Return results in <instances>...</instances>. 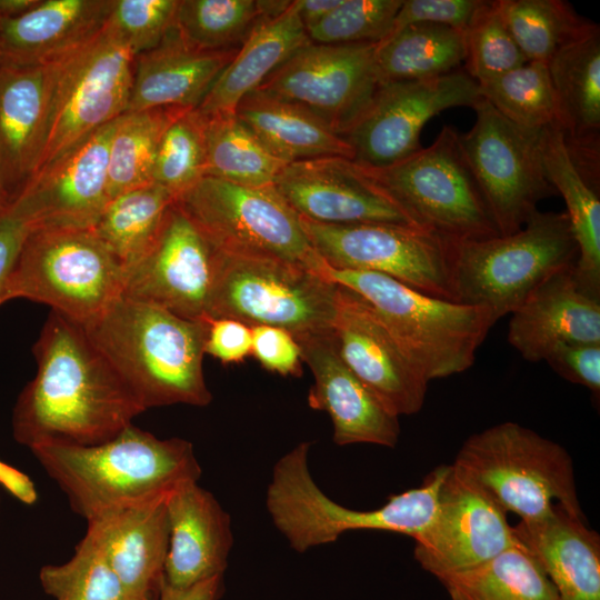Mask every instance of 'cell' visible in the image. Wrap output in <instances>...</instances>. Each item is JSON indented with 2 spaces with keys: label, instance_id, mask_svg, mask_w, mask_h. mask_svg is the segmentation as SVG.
Returning a JSON list of instances; mask_svg holds the SVG:
<instances>
[{
  "label": "cell",
  "instance_id": "11a10c76",
  "mask_svg": "<svg viewBox=\"0 0 600 600\" xmlns=\"http://www.w3.org/2000/svg\"><path fill=\"white\" fill-rule=\"evenodd\" d=\"M292 2L307 30L329 16L342 0H296Z\"/></svg>",
  "mask_w": 600,
  "mask_h": 600
},
{
  "label": "cell",
  "instance_id": "8d00e7d4",
  "mask_svg": "<svg viewBox=\"0 0 600 600\" xmlns=\"http://www.w3.org/2000/svg\"><path fill=\"white\" fill-rule=\"evenodd\" d=\"M174 200L153 182L134 188L109 201L93 231L127 271L150 248Z\"/></svg>",
  "mask_w": 600,
  "mask_h": 600
},
{
  "label": "cell",
  "instance_id": "52a82bcc",
  "mask_svg": "<svg viewBox=\"0 0 600 600\" xmlns=\"http://www.w3.org/2000/svg\"><path fill=\"white\" fill-rule=\"evenodd\" d=\"M453 464L520 521L541 519L556 506L583 517L568 451L517 422L470 436Z\"/></svg>",
  "mask_w": 600,
  "mask_h": 600
},
{
  "label": "cell",
  "instance_id": "7dc6e473",
  "mask_svg": "<svg viewBox=\"0 0 600 600\" xmlns=\"http://www.w3.org/2000/svg\"><path fill=\"white\" fill-rule=\"evenodd\" d=\"M484 3L486 0H402L386 38L414 23L443 24L464 32Z\"/></svg>",
  "mask_w": 600,
  "mask_h": 600
},
{
  "label": "cell",
  "instance_id": "f6af8a7d",
  "mask_svg": "<svg viewBox=\"0 0 600 600\" xmlns=\"http://www.w3.org/2000/svg\"><path fill=\"white\" fill-rule=\"evenodd\" d=\"M402 0H342L322 21L308 28L312 43L380 42L390 32Z\"/></svg>",
  "mask_w": 600,
  "mask_h": 600
},
{
  "label": "cell",
  "instance_id": "816d5d0a",
  "mask_svg": "<svg viewBox=\"0 0 600 600\" xmlns=\"http://www.w3.org/2000/svg\"><path fill=\"white\" fill-rule=\"evenodd\" d=\"M32 230L30 216L17 198L3 207L0 212V306L4 284Z\"/></svg>",
  "mask_w": 600,
  "mask_h": 600
},
{
  "label": "cell",
  "instance_id": "30bf717a",
  "mask_svg": "<svg viewBox=\"0 0 600 600\" xmlns=\"http://www.w3.org/2000/svg\"><path fill=\"white\" fill-rule=\"evenodd\" d=\"M176 203L221 251L278 260L326 277L327 264L300 217L273 186L248 187L206 176Z\"/></svg>",
  "mask_w": 600,
  "mask_h": 600
},
{
  "label": "cell",
  "instance_id": "d6a6232c",
  "mask_svg": "<svg viewBox=\"0 0 600 600\" xmlns=\"http://www.w3.org/2000/svg\"><path fill=\"white\" fill-rule=\"evenodd\" d=\"M234 113L287 164L330 157L353 159L349 143L323 120L260 90L244 96Z\"/></svg>",
  "mask_w": 600,
  "mask_h": 600
},
{
  "label": "cell",
  "instance_id": "4316f807",
  "mask_svg": "<svg viewBox=\"0 0 600 600\" xmlns=\"http://www.w3.org/2000/svg\"><path fill=\"white\" fill-rule=\"evenodd\" d=\"M558 112L572 160L599 171L600 160V29L591 26L557 51L547 63Z\"/></svg>",
  "mask_w": 600,
  "mask_h": 600
},
{
  "label": "cell",
  "instance_id": "681fc988",
  "mask_svg": "<svg viewBox=\"0 0 600 600\" xmlns=\"http://www.w3.org/2000/svg\"><path fill=\"white\" fill-rule=\"evenodd\" d=\"M544 361L564 380L600 393V343H563L551 350Z\"/></svg>",
  "mask_w": 600,
  "mask_h": 600
},
{
  "label": "cell",
  "instance_id": "6da1fadb",
  "mask_svg": "<svg viewBox=\"0 0 600 600\" xmlns=\"http://www.w3.org/2000/svg\"><path fill=\"white\" fill-rule=\"evenodd\" d=\"M32 351L37 372L12 411L13 438L29 450L99 444L146 411L84 328L69 318L51 311Z\"/></svg>",
  "mask_w": 600,
  "mask_h": 600
},
{
  "label": "cell",
  "instance_id": "277c9868",
  "mask_svg": "<svg viewBox=\"0 0 600 600\" xmlns=\"http://www.w3.org/2000/svg\"><path fill=\"white\" fill-rule=\"evenodd\" d=\"M310 442H300L274 464L266 507L273 526L298 552L329 544L354 530L402 533L413 539L432 522L450 466L432 470L422 484L390 496L372 510L334 502L316 483L309 469Z\"/></svg>",
  "mask_w": 600,
  "mask_h": 600
},
{
  "label": "cell",
  "instance_id": "cb8c5ba5",
  "mask_svg": "<svg viewBox=\"0 0 600 600\" xmlns=\"http://www.w3.org/2000/svg\"><path fill=\"white\" fill-rule=\"evenodd\" d=\"M168 496L97 516L82 538L141 600H159L164 579Z\"/></svg>",
  "mask_w": 600,
  "mask_h": 600
},
{
  "label": "cell",
  "instance_id": "484cf974",
  "mask_svg": "<svg viewBox=\"0 0 600 600\" xmlns=\"http://www.w3.org/2000/svg\"><path fill=\"white\" fill-rule=\"evenodd\" d=\"M574 266L543 281L511 313L508 341L529 362L563 343H600V299L584 292Z\"/></svg>",
  "mask_w": 600,
  "mask_h": 600
},
{
  "label": "cell",
  "instance_id": "f907efd6",
  "mask_svg": "<svg viewBox=\"0 0 600 600\" xmlns=\"http://www.w3.org/2000/svg\"><path fill=\"white\" fill-rule=\"evenodd\" d=\"M207 324L204 354L224 364L239 363L251 356V327L229 318H207Z\"/></svg>",
  "mask_w": 600,
  "mask_h": 600
},
{
  "label": "cell",
  "instance_id": "db71d44e",
  "mask_svg": "<svg viewBox=\"0 0 600 600\" xmlns=\"http://www.w3.org/2000/svg\"><path fill=\"white\" fill-rule=\"evenodd\" d=\"M0 486L27 506H32L38 500V492L30 477L2 460H0Z\"/></svg>",
  "mask_w": 600,
  "mask_h": 600
},
{
  "label": "cell",
  "instance_id": "c3c4849f",
  "mask_svg": "<svg viewBox=\"0 0 600 600\" xmlns=\"http://www.w3.org/2000/svg\"><path fill=\"white\" fill-rule=\"evenodd\" d=\"M251 356L270 372L280 376L300 377L302 358L299 344L287 330L269 327H251Z\"/></svg>",
  "mask_w": 600,
  "mask_h": 600
},
{
  "label": "cell",
  "instance_id": "bcb514c9",
  "mask_svg": "<svg viewBox=\"0 0 600 600\" xmlns=\"http://www.w3.org/2000/svg\"><path fill=\"white\" fill-rule=\"evenodd\" d=\"M179 0H114L106 28L136 57L174 28Z\"/></svg>",
  "mask_w": 600,
  "mask_h": 600
},
{
  "label": "cell",
  "instance_id": "ee69618b",
  "mask_svg": "<svg viewBox=\"0 0 600 600\" xmlns=\"http://www.w3.org/2000/svg\"><path fill=\"white\" fill-rule=\"evenodd\" d=\"M464 70L481 83L516 69L528 60L500 12L498 0L486 1L464 30Z\"/></svg>",
  "mask_w": 600,
  "mask_h": 600
},
{
  "label": "cell",
  "instance_id": "2e32d148",
  "mask_svg": "<svg viewBox=\"0 0 600 600\" xmlns=\"http://www.w3.org/2000/svg\"><path fill=\"white\" fill-rule=\"evenodd\" d=\"M377 44L310 42L290 56L257 90L306 109L342 137L379 87L374 70Z\"/></svg>",
  "mask_w": 600,
  "mask_h": 600
},
{
  "label": "cell",
  "instance_id": "603a6c76",
  "mask_svg": "<svg viewBox=\"0 0 600 600\" xmlns=\"http://www.w3.org/2000/svg\"><path fill=\"white\" fill-rule=\"evenodd\" d=\"M62 57L44 63L0 62V189L7 203L39 168Z\"/></svg>",
  "mask_w": 600,
  "mask_h": 600
},
{
  "label": "cell",
  "instance_id": "7402d4cb",
  "mask_svg": "<svg viewBox=\"0 0 600 600\" xmlns=\"http://www.w3.org/2000/svg\"><path fill=\"white\" fill-rule=\"evenodd\" d=\"M294 339L314 379L308 394L309 406L330 416L333 442L396 447L400 437L399 417L343 362L332 330Z\"/></svg>",
  "mask_w": 600,
  "mask_h": 600
},
{
  "label": "cell",
  "instance_id": "9c48e42d",
  "mask_svg": "<svg viewBox=\"0 0 600 600\" xmlns=\"http://www.w3.org/2000/svg\"><path fill=\"white\" fill-rule=\"evenodd\" d=\"M458 131L443 126L427 148L384 167H363L412 223L443 239L499 236L462 151Z\"/></svg>",
  "mask_w": 600,
  "mask_h": 600
},
{
  "label": "cell",
  "instance_id": "83f0119b",
  "mask_svg": "<svg viewBox=\"0 0 600 600\" xmlns=\"http://www.w3.org/2000/svg\"><path fill=\"white\" fill-rule=\"evenodd\" d=\"M238 50L192 48L173 28L160 44L136 57L127 112L196 109Z\"/></svg>",
  "mask_w": 600,
  "mask_h": 600
},
{
  "label": "cell",
  "instance_id": "7c38bea8",
  "mask_svg": "<svg viewBox=\"0 0 600 600\" xmlns=\"http://www.w3.org/2000/svg\"><path fill=\"white\" fill-rule=\"evenodd\" d=\"M134 59L106 24L61 58L38 170L128 111Z\"/></svg>",
  "mask_w": 600,
  "mask_h": 600
},
{
  "label": "cell",
  "instance_id": "8fae6325",
  "mask_svg": "<svg viewBox=\"0 0 600 600\" xmlns=\"http://www.w3.org/2000/svg\"><path fill=\"white\" fill-rule=\"evenodd\" d=\"M337 292V283L310 270L217 249L208 318L277 327L294 338L323 333L332 330Z\"/></svg>",
  "mask_w": 600,
  "mask_h": 600
},
{
  "label": "cell",
  "instance_id": "ab89813d",
  "mask_svg": "<svg viewBox=\"0 0 600 600\" xmlns=\"http://www.w3.org/2000/svg\"><path fill=\"white\" fill-rule=\"evenodd\" d=\"M262 17L259 0H179L174 29L192 48L238 50Z\"/></svg>",
  "mask_w": 600,
  "mask_h": 600
},
{
  "label": "cell",
  "instance_id": "9f6ffc18",
  "mask_svg": "<svg viewBox=\"0 0 600 600\" xmlns=\"http://www.w3.org/2000/svg\"><path fill=\"white\" fill-rule=\"evenodd\" d=\"M6 204H7V201H6L4 196H3V193H2V191L0 189V212H1V210L3 209V207Z\"/></svg>",
  "mask_w": 600,
  "mask_h": 600
},
{
  "label": "cell",
  "instance_id": "74e56055",
  "mask_svg": "<svg viewBox=\"0 0 600 600\" xmlns=\"http://www.w3.org/2000/svg\"><path fill=\"white\" fill-rule=\"evenodd\" d=\"M184 108H157L123 113L109 144L108 190L110 200L152 183L160 140Z\"/></svg>",
  "mask_w": 600,
  "mask_h": 600
},
{
  "label": "cell",
  "instance_id": "f5cc1de1",
  "mask_svg": "<svg viewBox=\"0 0 600 600\" xmlns=\"http://www.w3.org/2000/svg\"><path fill=\"white\" fill-rule=\"evenodd\" d=\"M223 590V576L213 577L187 588H176L163 581L159 600H220Z\"/></svg>",
  "mask_w": 600,
  "mask_h": 600
},
{
  "label": "cell",
  "instance_id": "7bdbcfd3",
  "mask_svg": "<svg viewBox=\"0 0 600 600\" xmlns=\"http://www.w3.org/2000/svg\"><path fill=\"white\" fill-rule=\"evenodd\" d=\"M39 581L54 600H141L83 540L68 561L43 566Z\"/></svg>",
  "mask_w": 600,
  "mask_h": 600
},
{
  "label": "cell",
  "instance_id": "5b68a950",
  "mask_svg": "<svg viewBox=\"0 0 600 600\" xmlns=\"http://www.w3.org/2000/svg\"><path fill=\"white\" fill-rule=\"evenodd\" d=\"M443 240L452 300L487 308L496 322L516 311L543 281L574 266L578 259L566 211L537 210L521 229L507 236Z\"/></svg>",
  "mask_w": 600,
  "mask_h": 600
},
{
  "label": "cell",
  "instance_id": "f35d334b",
  "mask_svg": "<svg viewBox=\"0 0 600 600\" xmlns=\"http://www.w3.org/2000/svg\"><path fill=\"white\" fill-rule=\"evenodd\" d=\"M498 6L528 61L548 63L592 23L562 0H498Z\"/></svg>",
  "mask_w": 600,
  "mask_h": 600
},
{
  "label": "cell",
  "instance_id": "1f68e13d",
  "mask_svg": "<svg viewBox=\"0 0 600 600\" xmlns=\"http://www.w3.org/2000/svg\"><path fill=\"white\" fill-rule=\"evenodd\" d=\"M541 154L546 174L566 203L578 246V259L573 268L576 281L589 296L600 299L599 186L580 172L557 123L542 129Z\"/></svg>",
  "mask_w": 600,
  "mask_h": 600
},
{
  "label": "cell",
  "instance_id": "60d3db41",
  "mask_svg": "<svg viewBox=\"0 0 600 600\" xmlns=\"http://www.w3.org/2000/svg\"><path fill=\"white\" fill-rule=\"evenodd\" d=\"M478 84L482 99L514 124L529 129L558 124L557 102L547 63L527 61Z\"/></svg>",
  "mask_w": 600,
  "mask_h": 600
},
{
  "label": "cell",
  "instance_id": "d4e9b609",
  "mask_svg": "<svg viewBox=\"0 0 600 600\" xmlns=\"http://www.w3.org/2000/svg\"><path fill=\"white\" fill-rule=\"evenodd\" d=\"M169 546L163 581L187 588L223 576L233 544L230 514L217 498L189 481L167 499Z\"/></svg>",
  "mask_w": 600,
  "mask_h": 600
},
{
  "label": "cell",
  "instance_id": "f546056e",
  "mask_svg": "<svg viewBox=\"0 0 600 600\" xmlns=\"http://www.w3.org/2000/svg\"><path fill=\"white\" fill-rule=\"evenodd\" d=\"M513 530L554 586L559 600H600V538L584 517L556 506L548 516L520 521Z\"/></svg>",
  "mask_w": 600,
  "mask_h": 600
},
{
  "label": "cell",
  "instance_id": "4fadbf2b",
  "mask_svg": "<svg viewBox=\"0 0 600 600\" xmlns=\"http://www.w3.org/2000/svg\"><path fill=\"white\" fill-rule=\"evenodd\" d=\"M473 110L476 121L459 134L460 144L499 233L511 234L540 200L557 193L542 161L543 128L517 126L483 99Z\"/></svg>",
  "mask_w": 600,
  "mask_h": 600
},
{
  "label": "cell",
  "instance_id": "44dd1931",
  "mask_svg": "<svg viewBox=\"0 0 600 600\" xmlns=\"http://www.w3.org/2000/svg\"><path fill=\"white\" fill-rule=\"evenodd\" d=\"M118 119L40 168L18 193L33 230L94 227L110 201L108 154Z\"/></svg>",
  "mask_w": 600,
  "mask_h": 600
},
{
  "label": "cell",
  "instance_id": "d590c367",
  "mask_svg": "<svg viewBox=\"0 0 600 600\" xmlns=\"http://www.w3.org/2000/svg\"><path fill=\"white\" fill-rule=\"evenodd\" d=\"M203 117L206 176L248 187L273 186L286 162L234 112Z\"/></svg>",
  "mask_w": 600,
  "mask_h": 600
},
{
  "label": "cell",
  "instance_id": "ffe728a7",
  "mask_svg": "<svg viewBox=\"0 0 600 600\" xmlns=\"http://www.w3.org/2000/svg\"><path fill=\"white\" fill-rule=\"evenodd\" d=\"M273 187L300 218L313 222L392 223L417 228L361 167L347 158L288 163Z\"/></svg>",
  "mask_w": 600,
  "mask_h": 600
},
{
  "label": "cell",
  "instance_id": "9a60e30c",
  "mask_svg": "<svg viewBox=\"0 0 600 600\" xmlns=\"http://www.w3.org/2000/svg\"><path fill=\"white\" fill-rule=\"evenodd\" d=\"M481 100L479 84L464 69L427 80L382 84L342 138L356 163L389 166L421 148V131L433 116L452 107L474 108Z\"/></svg>",
  "mask_w": 600,
  "mask_h": 600
},
{
  "label": "cell",
  "instance_id": "4dcf8cb0",
  "mask_svg": "<svg viewBox=\"0 0 600 600\" xmlns=\"http://www.w3.org/2000/svg\"><path fill=\"white\" fill-rule=\"evenodd\" d=\"M310 42L292 1L281 13L262 17L196 109L203 116L233 113L244 96Z\"/></svg>",
  "mask_w": 600,
  "mask_h": 600
},
{
  "label": "cell",
  "instance_id": "f1b7e54d",
  "mask_svg": "<svg viewBox=\"0 0 600 600\" xmlns=\"http://www.w3.org/2000/svg\"><path fill=\"white\" fill-rule=\"evenodd\" d=\"M114 0H40L0 18V62L44 63L79 48L104 27Z\"/></svg>",
  "mask_w": 600,
  "mask_h": 600
},
{
  "label": "cell",
  "instance_id": "b9f144b4",
  "mask_svg": "<svg viewBox=\"0 0 600 600\" xmlns=\"http://www.w3.org/2000/svg\"><path fill=\"white\" fill-rule=\"evenodd\" d=\"M206 177L204 117L188 109L164 131L157 152L152 182L176 198Z\"/></svg>",
  "mask_w": 600,
  "mask_h": 600
},
{
  "label": "cell",
  "instance_id": "8992f818",
  "mask_svg": "<svg viewBox=\"0 0 600 600\" xmlns=\"http://www.w3.org/2000/svg\"><path fill=\"white\" fill-rule=\"evenodd\" d=\"M324 276L371 306L428 381L469 369L496 323L484 307L432 297L383 274L327 266Z\"/></svg>",
  "mask_w": 600,
  "mask_h": 600
},
{
  "label": "cell",
  "instance_id": "ba28073f",
  "mask_svg": "<svg viewBox=\"0 0 600 600\" xmlns=\"http://www.w3.org/2000/svg\"><path fill=\"white\" fill-rule=\"evenodd\" d=\"M126 269L91 229H34L4 284L1 303L28 299L84 326L122 294Z\"/></svg>",
  "mask_w": 600,
  "mask_h": 600
},
{
  "label": "cell",
  "instance_id": "ac0fdd59",
  "mask_svg": "<svg viewBox=\"0 0 600 600\" xmlns=\"http://www.w3.org/2000/svg\"><path fill=\"white\" fill-rule=\"evenodd\" d=\"M506 513L462 470L450 464L436 516L414 539L417 562L440 580L490 560L519 542Z\"/></svg>",
  "mask_w": 600,
  "mask_h": 600
},
{
  "label": "cell",
  "instance_id": "3957f363",
  "mask_svg": "<svg viewBox=\"0 0 600 600\" xmlns=\"http://www.w3.org/2000/svg\"><path fill=\"white\" fill-rule=\"evenodd\" d=\"M82 327L144 410L212 401L202 367L207 318L186 319L121 294Z\"/></svg>",
  "mask_w": 600,
  "mask_h": 600
},
{
  "label": "cell",
  "instance_id": "e0dca14e",
  "mask_svg": "<svg viewBox=\"0 0 600 600\" xmlns=\"http://www.w3.org/2000/svg\"><path fill=\"white\" fill-rule=\"evenodd\" d=\"M216 273L217 248L174 200L150 248L127 269L122 294L202 320Z\"/></svg>",
  "mask_w": 600,
  "mask_h": 600
},
{
  "label": "cell",
  "instance_id": "836d02e7",
  "mask_svg": "<svg viewBox=\"0 0 600 600\" xmlns=\"http://www.w3.org/2000/svg\"><path fill=\"white\" fill-rule=\"evenodd\" d=\"M466 59L464 32L434 23L410 24L378 42L374 70L379 86L437 78Z\"/></svg>",
  "mask_w": 600,
  "mask_h": 600
},
{
  "label": "cell",
  "instance_id": "7a4b0ae2",
  "mask_svg": "<svg viewBox=\"0 0 600 600\" xmlns=\"http://www.w3.org/2000/svg\"><path fill=\"white\" fill-rule=\"evenodd\" d=\"M30 451L86 521L166 496L202 472L190 441L160 439L133 423L99 444L46 443Z\"/></svg>",
  "mask_w": 600,
  "mask_h": 600
},
{
  "label": "cell",
  "instance_id": "e575fe53",
  "mask_svg": "<svg viewBox=\"0 0 600 600\" xmlns=\"http://www.w3.org/2000/svg\"><path fill=\"white\" fill-rule=\"evenodd\" d=\"M440 581L451 600H559L554 586L520 541Z\"/></svg>",
  "mask_w": 600,
  "mask_h": 600
},
{
  "label": "cell",
  "instance_id": "5bb4252c",
  "mask_svg": "<svg viewBox=\"0 0 600 600\" xmlns=\"http://www.w3.org/2000/svg\"><path fill=\"white\" fill-rule=\"evenodd\" d=\"M300 223L327 266L383 274L452 300L447 247L439 236L392 223L324 224L303 218Z\"/></svg>",
  "mask_w": 600,
  "mask_h": 600
},
{
  "label": "cell",
  "instance_id": "d6986e66",
  "mask_svg": "<svg viewBox=\"0 0 600 600\" xmlns=\"http://www.w3.org/2000/svg\"><path fill=\"white\" fill-rule=\"evenodd\" d=\"M332 334L349 369L398 417L420 411L428 380L411 363L371 306L339 286Z\"/></svg>",
  "mask_w": 600,
  "mask_h": 600
}]
</instances>
